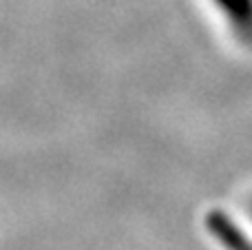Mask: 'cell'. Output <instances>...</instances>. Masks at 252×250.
Wrapping results in <instances>:
<instances>
[{
	"label": "cell",
	"mask_w": 252,
	"mask_h": 250,
	"mask_svg": "<svg viewBox=\"0 0 252 250\" xmlns=\"http://www.w3.org/2000/svg\"><path fill=\"white\" fill-rule=\"evenodd\" d=\"M230 29L252 44V0H213Z\"/></svg>",
	"instance_id": "6da1fadb"
}]
</instances>
